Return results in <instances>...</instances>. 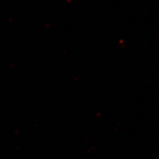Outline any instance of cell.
Returning a JSON list of instances; mask_svg holds the SVG:
<instances>
[]
</instances>
